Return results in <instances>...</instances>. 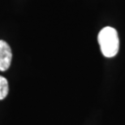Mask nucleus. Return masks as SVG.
Masks as SVG:
<instances>
[{
    "label": "nucleus",
    "mask_w": 125,
    "mask_h": 125,
    "mask_svg": "<svg viewBox=\"0 0 125 125\" xmlns=\"http://www.w3.org/2000/svg\"><path fill=\"white\" fill-rule=\"evenodd\" d=\"M100 48L102 54L106 58L115 56L119 49L118 32L114 28L105 27L99 32L97 36Z\"/></svg>",
    "instance_id": "f257e3e1"
},
{
    "label": "nucleus",
    "mask_w": 125,
    "mask_h": 125,
    "mask_svg": "<svg viewBox=\"0 0 125 125\" xmlns=\"http://www.w3.org/2000/svg\"><path fill=\"white\" fill-rule=\"evenodd\" d=\"M12 53L11 47L5 41L0 40V71L5 72L11 62Z\"/></svg>",
    "instance_id": "f03ea898"
},
{
    "label": "nucleus",
    "mask_w": 125,
    "mask_h": 125,
    "mask_svg": "<svg viewBox=\"0 0 125 125\" xmlns=\"http://www.w3.org/2000/svg\"><path fill=\"white\" fill-rule=\"evenodd\" d=\"M8 82L6 78L0 76V100L4 99L8 94Z\"/></svg>",
    "instance_id": "7ed1b4c3"
}]
</instances>
